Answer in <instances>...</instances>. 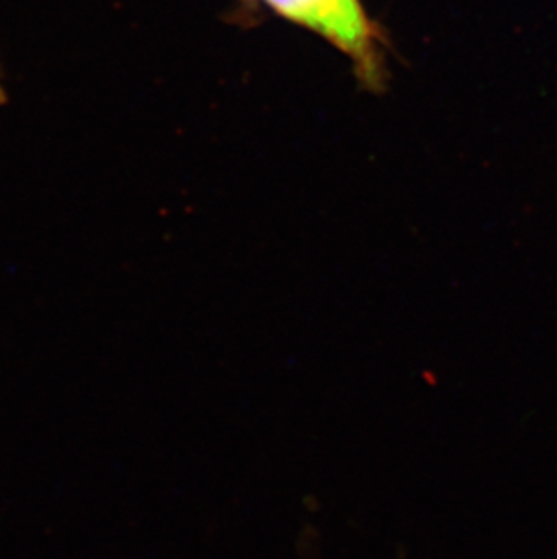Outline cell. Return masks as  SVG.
Here are the masks:
<instances>
[{
	"label": "cell",
	"instance_id": "cell-1",
	"mask_svg": "<svg viewBox=\"0 0 557 559\" xmlns=\"http://www.w3.org/2000/svg\"><path fill=\"white\" fill-rule=\"evenodd\" d=\"M299 26L310 27L355 63L366 84H379L382 73L379 32L360 0H264Z\"/></svg>",
	"mask_w": 557,
	"mask_h": 559
},
{
	"label": "cell",
	"instance_id": "cell-2",
	"mask_svg": "<svg viewBox=\"0 0 557 559\" xmlns=\"http://www.w3.org/2000/svg\"><path fill=\"white\" fill-rule=\"evenodd\" d=\"M2 95H4V93H2V85H0V100H2Z\"/></svg>",
	"mask_w": 557,
	"mask_h": 559
}]
</instances>
